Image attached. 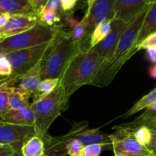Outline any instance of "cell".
<instances>
[{
  "label": "cell",
  "instance_id": "6da1fadb",
  "mask_svg": "<svg viewBox=\"0 0 156 156\" xmlns=\"http://www.w3.org/2000/svg\"><path fill=\"white\" fill-rule=\"evenodd\" d=\"M148 9L149 7L127 24L112 54L101 64L91 85L101 88L109 85L122 66L136 53V40Z\"/></svg>",
  "mask_w": 156,
  "mask_h": 156
},
{
  "label": "cell",
  "instance_id": "7a4b0ae2",
  "mask_svg": "<svg viewBox=\"0 0 156 156\" xmlns=\"http://www.w3.org/2000/svg\"><path fill=\"white\" fill-rule=\"evenodd\" d=\"M101 64V60L94 47L81 48L74 55L59 79L67 102L81 87L91 85Z\"/></svg>",
  "mask_w": 156,
  "mask_h": 156
},
{
  "label": "cell",
  "instance_id": "3957f363",
  "mask_svg": "<svg viewBox=\"0 0 156 156\" xmlns=\"http://www.w3.org/2000/svg\"><path fill=\"white\" fill-rule=\"evenodd\" d=\"M81 49L62 26L50 42L41 59V79H60L69 62Z\"/></svg>",
  "mask_w": 156,
  "mask_h": 156
},
{
  "label": "cell",
  "instance_id": "277c9868",
  "mask_svg": "<svg viewBox=\"0 0 156 156\" xmlns=\"http://www.w3.org/2000/svg\"><path fill=\"white\" fill-rule=\"evenodd\" d=\"M68 102L65 100L62 86L58 84L50 94L35 103H31L34 113L35 136L43 138L55 120L67 108Z\"/></svg>",
  "mask_w": 156,
  "mask_h": 156
},
{
  "label": "cell",
  "instance_id": "5b68a950",
  "mask_svg": "<svg viewBox=\"0 0 156 156\" xmlns=\"http://www.w3.org/2000/svg\"><path fill=\"white\" fill-rule=\"evenodd\" d=\"M59 26H49L38 21L29 30L0 40V53L5 54L50 42L55 37Z\"/></svg>",
  "mask_w": 156,
  "mask_h": 156
},
{
  "label": "cell",
  "instance_id": "8992f818",
  "mask_svg": "<svg viewBox=\"0 0 156 156\" xmlns=\"http://www.w3.org/2000/svg\"><path fill=\"white\" fill-rule=\"evenodd\" d=\"M50 42L45 43L36 47L22 49L5 53V56L12 66V75L9 78L18 80L27 71L33 68L44 56Z\"/></svg>",
  "mask_w": 156,
  "mask_h": 156
},
{
  "label": "cell",
  "instance_id": "52a82bcc",
  "mask_svg": "<svg viewBox=\"0 0 156 156\" xmlns=\"http://www.w3.org/2000/svg\"><path fill=\"white\" fill-rule=\"evenodd\" d=\"M34 135V126H19L0 121V145L12 146L17 156H21V148L24 142Z\"/></svg>",
  "mask_w": 156,
  "mask_h": 156
},
{
  "label": "cell",
  "instance_id": "ba28073f",
  "mask_svg": "<svg viewBox=\"0 0 156 156\" xmlns=\"http://www.w3.org/2000/svg\"><path fill=\"white\" fill-rule=\"evenodd\" d=\"M149 5L148 0H115L111 18L129 24Z\"/></svg>",
  "mask_w": 156,
  "mask_h": 156
},
{
  "label": "cell",
  "instance_id": "9c48e42d",
  "mask_svg": "<svg viewBox=\"0 0 156 156\" xmlns=\"http://www.w3.org/2000/svg\"><path fill=\"white\" fill-rule=\"evenodd\" d=\"M37 13H21L11 15L8 22L0 28V38L8 37L22 33L37 23Z\"/></svg>",
  "mask_w": 156,
  "mask_h": 156
},
{
  "label": "cell",
  "instance_id": "30bf717a",
  "mask_svg": "<svg viewBox=\"0 0 156 156\" xmlns=\"http://www.w3.org/2000/svg\"><path fill=\"white\" fill-rule=\"evenodd\" d=\"M127 24L123 21L113 19L110 33L98 44L94 46V49L100 57L101 63L112 54Z\"/></svg>",
  "mask_w": 156,
  "mask_h": 156
},
{
  "label": "cell",
  "instance_id": "8fae6325",
  "mask_svg": "<svg viewBox=\"0 0 156 156\" xmlns=\"http://www.w3.org/2000/svg\"><path fill=\"white\" fill-rule=\"evenodd\" d=\"M114 2L115 0H95L89 12L85 14L83 18L90 33H92L99 22L106 18H111Z\"/></svg>",
  "mask_w": 156,
  "mask_h": 156
},
{
  "label": "cell",
  "instance_id": "7c38bea8",
  "mask_svg": "<svg viewBox=\"0 0 156 156\" xmlns=\"http://www.w3.org/2000/svg\"><path fill=\"white\" fill-rule=\"evenodd\" d=\"M73 139L79 140L83 146L91 144H101L105 146V149H112L111 136L98 129L81 130L75 134Z\"/></svg>",
  "mask_w": 156,
  "mask_h": 156
},
{
  "label": "cell",
  "instance_id": "4fadbf2b",
  "mask_svg": "<svg viewBox=\"0 0 156 156\" xmlns=\"http://www.w3.org/2000/svg\"><path fill=\"white\" fill-rule=\"evenodd\" d=\"M2 121L19 126H34V113L31 105L18 110H9L3 117Z\"/></svg>",
  "mask_w": 156,
  "mask_h": 156
},
{
  "label": "cell",
  "instance_id": "5bb4252c",
  "mask_svg": "<svg viewBox=\"0 0 156 156\" xmlns=\"http://www.w3.org/2000/svg\"><path fill=\"white\" fill-rule=\"evenodd\" d=\"M41 79V59L29 71L23 75L18 80L20 88H23L30 94H34L37 90Z\"/></svg>",
  "mask_w": 156,
  "mask_h": 156
},
{
  "label": "cell",
  "instance_id": "9a60e30c",
  "mask_svg": "<svg viewBox=\"0 0 156 156\" xmlns=\"http://www.w3.org/2000/svg\"><path fill=\"white\" fill-rule=\"evenodd\" d=\"M0 13H36L29 0H0Z\"/></svg>",
  "mask_w": 156,
  "mask_h": 156
},
{
  "label": "cell",
  "instance_id": "2e32d148",
  "mask_svg": "<svg viewBox=\"0 0 156 156\" xmlns=\"http://www.w3.org/2000/svg\"><path fill=\"white\" fill-rule=\"evenodd\" d=\"M156 32V2L150 4L136 40L135 49L149 34Z\"/></svg>",
  "mask_w": 156,
  "mask_h": 156
},
{
  "label": "cell",
  "instance_id": "e0dca14e",
  "mask_svg": "<svg viewBox=\"0 0 156 156\" xmlns=\"http://www.w3.org/2000/svg\"><path fill=\"white\" fill-rule=\"evenodd\" d=\"M31 96V94L20 87H12L9 97V110L22 109L30 106Z\"/></svg>",
  "mask_w": 156,
  "mask_h": 156
},
{
  "label": "cell",
  "instance_id": "ac0fdd59",
  "mask_svg": "<svg viewBox=\"0 0 156 156\" xmlns=\"http://www.w3.org/2000/svg\"><path fill=\"white\" fill-rule=\"evenodd\" d=\"M45 154V145L42 138L33 136L27 139L21 148V156H42Z\"/></svg>",
  "mask_w": 156,
  "mask_h": 156
},
{
  "label": "cell",
  "instance_id": "d6986e66",
  "mask_svg": "<svg viewBox=\"0 0 156 156\" xmlns=\"http://www.w3.org/2000/svg\"><path fill=\"white\" fill-rule=\"evenodd\" d=\"M18 80L7 77L0 81V121H2L5 114L9 111V97L12 87L15 86Z\"/></svg>",
  "mask_w": 156,
  "mask_h": 156
},
{
  "label": "cell",
  "instance_id": "ffe728a7",
  "mask_svg": "<svg viewBox=\"0 0 156 156\" xmlns=\"http://www.w3.org/2000/svg\"><path fill=\"white\" fill-rule=\"evenodd\" d=\"M111 18H106L99 22L90 36L89 47H94L105 39L111 30Z\"/></svg>",
  "mask_w": 156,
  "mask_h": 156
},
{
  "label": "cell",
  "instance_id": "44dd1931",
  "mask_svg": "<svg viewBox=\"0 0 156 156\" xmlns=\"http://www.w3.org/2000/svg\"><path fill=\"white\" fill-rule=\"evenodd\" d=\"M59 84V79H47L41 81L37 90L32 94L31 103H35L43 98L50 94Z\"/></svg>",
  "mask_w": 156,
  "mask_h": 156
},
{
  "label": "cell",
  "instance_id": "7402d4cb",
  "mask_svg": "<svg viewBox=\"0 0 156 156\" xmlns=\"http://www.w3.org/2000/svg\"><path fill=\"white\" fill-rule=\"evenodd\" d=\"M155 102H156V88H154L149 94L143 96L140 100H139L128 111V112L126 114V117H129V116L136 114L139 111H142L145 108H147L149 105H152Z\"/></svg>",
  "mask_w": 156,
  "mask_h": 156
},
{
  "label": "cell",
  "instance_id": "603a6c76",
  "mask_svg": "<svg viewBox=\"0 0 156 156\" xmlns=\"http://www.w3.org/2000/svg\"><path fill=\"white\" fill-rule=\"evenodd\" d=\"M37 15L38 21L49 26L57 25L58 23L60 22L61 21L59 12L48 10L45 8L41 9Z\"/></svg>",
  "mask_w": 156,
  "mask_h": 156
},
{
  "label": "cell",
  "instance_id": "cb8c5ba5",
  "mask_svg": "<svg viewBox=\"0 0 156 156\" xmlns=\"http://www.w3.org/2000/svg\"><path fill=\"white\" fill-rule=\"evenodd\" d=\"M134 139L145 146H149L152 138V132L149 127L146 126H140L136 127L133 132Z\"/></svg>",
  "mask_w": 156,
  "mask_h": 156
},
{
  "label": "cell",
  "instance_id": "d4e9b609",
  "mask_svg": "<svg viewBox=\"0 0 156 156\" xmlns=\"http://www.w3.org/2000/svg\"><path fill=\"white\" fill-rule=\"evenodd\" d=\"M83 146L76 139H72L66 146V155L69 156H80Z\"/></svg>",
  "mask_w": 156,
  "mask_h": 156
},
{
  "label": "cell",
  "instance_id": "484cf974",
  "mask_svg": "<svg viewBox=\"0 0 156 156\" xmlns=\"http://www.w3.org/2000/svg\"><path fill=\"white\" fill-rule=\"evenodd\" d=\"M105 146L101 144H91L82 147L80 156H99Z\"/></svg>",
  "mask_w": 156,
  "mask_h": 156
},
{
  "label": "cell",
  "instance_id": "4316f807",
  "mask_svg": "<svg viewBox=\"0 0 156 156\" xmlns=\"http://www.w3.org/2000/svg\"><path fill=\"white\" fill-rule=\"evenodd\" d=\"M12 69L10 62L5 55L0 54V76L1 77H9L12 75Z\"/></svg>",
  "mask_w": 156,
  "mask_h": 156
},
{
  "label": "cell",
  "instance_id": "83f0119b",
  "mask_svg": "<svg viewBox=\"0 0 156 156\" xmlns=\"http://www.w3.org/2000/svg\"><path fill=\"white\" fill-rule=\"evenodd\" d=\"M156 46V32L149 34L146 37L140 44L136 47L137 51L143 49H147L148 47Z\"/></svg>",
  "mask_w": 156,
  "mask_h": 156
},
{
  "label": "cell",
  "instance_id": "f1b7e54d",
  "mask_svg": "<svg viewBox=\"0 0 156 156\" xmlns=\"http://www.w3.org/2000/svg\"><path fill=\"white\" fill-rule=\"evenodd\" d=\"M16 151L9 145H0V156H15Z\"/></svg>",
  "mask_w": 156,
  "mask_h": 156
},
{
  "label": "cell",
  "instance_id": "f546056e",
  "mask_svg": "<svg viewBox=\"0 0 156 156\" xmlns=\"http://www.w3.org/2000/svg\"><path fill=\"white\" fill-rule=\"evenodd\" d=\"M44 8L48 9V10L59 12V11L61 9V0H48V2Z\"/></svg>",
  "mask_w": 156,
  "mask_h": 156
},
{
  "label": "cell",
  "instance_id": "4dcf8cb0",
  "mask_svg": "<svg viewBox=\"0 0 156 156\" xmlns=\"http://www.w3.org/2000/svg\"><path fill=\"white\" fill-rule=\"evenodd\" d=\"M77 1L78 0H61V9L65 12H70L76 5Z\"/></svg>",
  "mask_w": 156,
  "mask_h": 156
},
{
  "label": "cell",
  "instance_id": "1f68e13d",
  "mask_svg": "<svg viewBox=\"0 0 156 156\" xmlns=\"http://www.w3.org/2000/svg\"><path fill=\"white\" fill-rule=\"evenodd\" d=\"M146 50V58L152 63L156 64V46L149 47Z\"/></svg>",
  "mask_w": 156,
  "mask_h": 156
},
{
  "label": "cell",
  "instance_id": "d6a6232c",
  "mask_svg": "<svg viewBox=\"0 0 156 156\" xmlns=\"http://www.w3.org/2000/svg\"><path fill=\"white\" fill-rule=\"evenodd\" d=\"M65 21H66V22L67 23V24L69 26L70 28H71V30L72 29L74 28V27H76L78 24H79V21H79L77 18H74V17H73L71 14H69V15H68L66 16Z\"/></svg>",
  "mask_w": 156,
  "mask_h": 156
},
{
  "label": "cell",
  "instance_id": "836d02e7",
  "mask_svg": "<svg viewBox=\"0 0 156 156\" xmlns=\"http://www.w3.org/2000/svg\"><path fill=\"white\" fill-rule=\"evenodd\" d=\"M47 2H48V0H36V3H35L34 5V10L37 14L45 6Z\"/></svg>",
  "mask_w": 156,
  "mask_h": 156
},
{
  "label": "cell",
  "instance_id": "e575fe53",
  "mask_svg": "<svg viewBox=\"0 0 156 156\" xmlns=\"http://www.w3.org/2000/svg\"><path fill=\"white\" fill-rule=\"evenodd\" d=\"M146 147H147L151 152L156 151V133L152 132V140H151V143H149V146H147Z\"/></svg>",
  "mask_w": 156,
  "mask_h": 156
},
{
  "label": "cell",
  "instance_id": "d590c367",
  "mask_svg": "<svg viewBox=\"0 0 156 156\" xmlns=\"http://www.w3.org/2000/svg\"><path fill=\"white\" fill-rule=\"evenodd\" d=\"M10 15L5 13H0V28L2 27L9 21Z\"/></svg>",
  "mask_w": 156,
  "mask_h": 156
},
{
  "label": "cell",
  "instance_id": "8d00e7d4",
  "mask_svg": "<svg viewBox=\"0 0 156 156\" xmlns=\"http://www.w3.org/2000/svg\"><path fill=\"white\" fill-rule=\"evenodd\" d=\"M149 74L151 78L156 79V64H154L149 69Z\"/></svg>",
  "mask_w": 156,
  "mask_h": 156
},
{
  "label": "cell",
  "instance_id": "74e56055",
  "mask_svg": "<svg viewBox=\"0 0 156 156\" xmlns=\"http://www.w3.org/2000/svg\"><path fill=\"white\" fill-rule=\"evenodd\" d=\"M86 2H87V5H88V9H87V12L85 14H88V12H89L92 5L94 4V2H95V0H86Z\"/></svg>",
  "mask_w": 156,
  "mask_h": 156
},
{
  "label": "cell",
  "instance_id": "f35d334b",
  "mask_svg": "<svg viewBox=\"0 0 156 156\" xmlns=\"http://www.w3.org/2000/svg\"><path fill=\"white\" fill-rule=\"evenodd\" d=\"M147 110H149V111H153V112H155L156 111V102L153 103L152 105H149V106L147 108Z\"/></svg>",
  "mask_w": 156,
  "mask_h": 156
},
{
  "label": "cell",
  "instance_id": "ab89813d",
  "mask_svg": "<svg viewBox=\"0 0 156 156\" xmlns=\"http://www.w3.org/2000/svg\"><path fill=\"white\" fill-rule=\"evenodd\" d=\"M30 3L31 4V5L33 6L34 9V5H35V3H36V0H29Z\"/></svg>",
  "mask_w": 156,
  "mask_h": 156
},
{
  "label": "cell",
  "instance_id": "60d3db41",
  "mask_svg": "<svg viewBox=\"0 0 156 156\" xmlns=\"http://www.w3.org/2000/svg\"><path fill=\"white\" fill-rule=\"evenodd\" d=\"M149 129L152 130V132H154V133H156V126H152V127H150Z\"/></svg>",
  "mask_w": 156,
  "mask_h": 156
},
{
  "label": "cell",
  "instance_id": "b9f144b4",
  "mask_svg": "<svg viewBox=\"0 0 156 156\" xmlns=\"http://www.w3.org/2000/svg\"><path fill=\"white\" fill-rule=\"evenodd\" d=\"M155 2H156V0H148V2H149V5L152 4V3Z\"/></svg>",
  "mask_w": 156,
  "mask_h": 156
},
{
  "label": "cell",
  "instance_id": "7bdbcfd3",
  "mask_svg": "<svg viewBox=\"0 0 156 156\" xmlns=\"http://www.w3.org/2000/svg\"><path fill=\"white\" fill-rule=\"evenodd\" d=\"M140 156H155V155H154V154L152 153H152L149 154V155H140Z\"/></svg>",
  "mask_w": 156,
  "mask_h": 156
},
{
  "label": "cell",
  "instance_id": "ee69618b",
  "mask_svg": "<svg viewBox=\"0 0 156 156\" xmlns=\"http://www.w3.org/2000/svg\"><path fill=\"white\" fill-rule=\"evenodd\" d=\"M0 54H1V53H0ZM5 78H7V77H1V76H0V81L3 80V79H5Z\"/></svg>",
  "mask_w": 156,
  "mask_h": 156
},
{
  "label": "cell",
  "instance_id": "f6af8a7d",
  "mask_svg": "<svg viewBox=\"0 0 156 156\" xmlns=\"http://www.w3.org/2000/svg\"><path fill=\"white\" fill-rule=\"evenodd\" d=\"M115 156H126V155H120V154H118V155H114Z\"/></svg>",
  "mask_w": 156,
  "mask_h": 156
},
{
  "label": "cell",
  "instance_id": "bcb514c9",
  "mask_svg": "<svg viewBox=\"0 0 156 156\" xmlns=\"http://www.w3.org/2000/svg\"><path fill=\"white\" fill-rule=\"evenodd\" d=\"M152 153H153L154 155L156 156V151H153V152H152Z\"/></svg>",
  "mask_w": 156,
  "mask_h": 156
},
{
  "label": "cell",
  "instance_id": "7dc6e473",
  "mask_svg": "<svg viewBox=\"0 0 156 156\" xmlns=\"http://www.w3.org/2000/svg\"><path fill=\"white\" fill-rule=\"evenodd\" d=\"M42 156H50V155H46V154H44V155H43Z\"/></svg>",
  "mask_w": 156,
  "mask_h": 156
},
{
  "label": "cell",
  "instance_id": "c3c4849f",
  "mask_svg": "<svg viewBox=\"0 0 156 156\" xmlns=\"http://www.w3.org/2000/svg\"><path fill=\"white\" fill-rule=\"evenodd\" d=\"M0 40H2V39H1V38H0Z\"/></svg>",
  "mask_w": 156,
  "mask_h": 156
}]
</instances>
